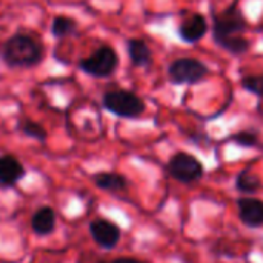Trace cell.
<instances>
[{"label": "cell", "instance_id": "1", "mask_svg": "<svg viewBox=\"0 0 263 263\" xmlns=\"http://www.w3.org/2000/svg\"><path fill=\"white\" fill-rule=\"evenodd\" d=\"M43 45L34 35L15 32L2 45L0 57L9 68H34L43 60Z\"/></svg>", "mask_w": 263, "mask_h": 263}, {"label": "cell", "instance_id": "2", "mask_svg": "<svg viewBox=\"0 0 263 263\" xmlns=\"http://www.w3.org/2000/svg\"><path fill=\"white\" fill-rule=\"evenodd\" d=\"M102 105L106 111L122 119H136L145 111L143 99L126 89H112L105 92Z\"/></svg>", "mask_w": 263, "mask_h": 263}, {"label": "cell", "instance_id": "3", "mask_svg": "<svg viewBox=\"0 0 263 263\" xmlns=\"http://www.w3.org/2000/svg\"><path fill=\"white\" fill-rule=\"evenodd\" d=\"M117 66H119V55L114 51V48L108 45L97 48L91 55L83 57L79 62L80 71L97 79H105L112 76Z\"/></svg>", "mask_w": 263, "mask_h": 263}, {"label": "cell", "instance_id": "4", "mask_svg": "<svg viewBox=\"0 0 263 263\" xmlns=\"http://www.w3.org/2000/svg\"><path fill=\"white\" fill-rule=\"evenodd\" d=\"M213 22H214L213 35H214V42L217 45L230 37L240 35L247 29V22H245L242 12L234 6L225 9L220 14L213 12Z\"/></svg>", "mask_w": 263, "mask_h": 263}, {"label": "cell", "instance_id": "5", "mask_svg": "<svg viewBox=\"0 0 263 263\" xmlns=\"http://www.w3.org/2000/svg\"><path fill=\"white\" fill-rule=\"evenodd\" d=\"M170 176L182 183H193L202 179L203 176V165L188 153H177L174 154L166 166Z\"/></svg>", "mask_w": 263, "mask_h": 263}, {"label": "cell", "instance_id": "6", "mask_svg": "<svg viewBox=\"0 0 263 263\" xmlns=\"http://www.w3.org/2000/svg\"><path fill=\"white\" fill-rule=\"evenodd\" d=\"M168 72L171 82L176 85H194L206 77L208 68L197 59L182 57L171 63Z\"/></svg>", "mask_w": 263, "mask_h": 263}, {"label": "cell", "instance_id": "7", "mask_svg": "<svg viewBox=\"0 0 263 263\" xmlns=\"http://www.w3.org/2000/svg\"><path fill=\"white\" fill-rule=\"evenodd\" d=\"M89 234L92 240L103 250L116 248L122 237L120 228L106 219H94L89 223Z\"/></svg>", "mask_w": 263, "mask_h": 263}, {"label": "cell", "instance_id": "8", "mask_svg": "<svg viewBox=\"0 0 263 263\" xmlns=\"http://www.w3.org/2000/svg\"><path fill=\"white\" fill-rule=\"evenodd\" d=\"M239 219L250 228H259L263 225V200L256 197L237 199Z\"/></svg>", "mask_w": 263, "mask_h": 263}, {"label": "cell", "instance_id": "9", "mask_svg": "<svg viewBox=\"0 0 263 263\" xmlns=\"http://www.w3.org/2000/svg\"><path fill=\"white\" fill-rule=\"evenodd\" d=\"M26 176V170L22 162L12 154L0 156V185L14 186Z\"/></svg>", "mask_w": 263, "mask_h": 263}, {"label": "cell", "instance_id": "10", "mask_svg": "<svg viewBox=\"0 0 263 263\" xmlns=\"http://www.w3.org/2000/svg\"><path fill=\"white\" fill-rule=\"evenodd\" d=\"M208 31V23L203 15L193 14L190 15L179 28V35L186 43H196L199 42Z\"/></svg>", "mask_w": 263, "mask_h": 263}, {"label": "cell", "instance_id": "11", "mask_svg": "<svg viewBox=\"0 0 263 263\" xmlns=\"http://www.w3.org/2000/svg\"><path fill=\"white\" fill-rule=\"evenodd\" d=\"M55 222H57L55 211L51 206H42L31 217V230L35 236L45 237L54 233Z\"/></svg>", "mask_w": 263, "mask_h": 263}, {"label": "cell", "instance_id": "12", "mask_svg": "<svg viewBox=\"0 0 263 263\" xmlns=\"http://www.w3.org/2000/svg\"><path fill=\"white\" fill-rule=\"evenodd\" d=\"M94 185L106 193H120L128 188V180L125 176L117 173H97L92 176Z\"/></svg>", "mask_w": 263, "mask_h": 263}, {"label": "cell", "instance_id": "13", "mask_svg": "<svg viewBox=\"0 0 263 263\" xmlns=\"http://www.w3.org/2000/svg\"><path fill=\"white\" fill-rule=\"evenodd\" d=\"M126 51L134 66H148L151 63L153 54L149 46L140 39H129L126 42Z\"/></svg>", "mask_w": 263, "mask_h": 263}, {"label": "cell", "instance_id": "14", "mask_svg": "<svg viewBox=\"0 0 263 263\" xmlns=\"http://www.w3.org/2000/svg\"><path fill=\"white\" fill-rule=\"evenodd\" d=\"M77 32V22L66 15H57L54 17L51 23V34L55 39H66Z\"/></svg>", "mask_w": 263, "mask_h": 263}, {"label": "cell", "instance_id": "15", "mask_svg": "<svg viewBox=\"0 0 263 263\" xmlns=\"http://www.w3.org/2000/svg\"><path fill=\"white\" fill-rule=\"evenodd\" d=\"M236 188L243 194H254L262 188V182L250 170H243L236 179Z\"/></svg>", "mask_w": 263, "mask_h": 263}, {"label": "cell", "instance_id": "16", "mask_svg": "<svg viewBox=\"0 0 263 263\" xmlns=\"http://www.w3.org/2000/svg\"><path fill=\"white\" fill-rule=\"evenodd\" d=\"M17 128H18V131H20L23 136H26V137H29V139H34V140H37V142H45V140L48 139L46 129H45L39 122H34V120H31V119H22V120L18 122Z\"/></svg>", "mask_w": 263, "mask_h": 263}, {"label": "cell", "instance_id": "17", "mask_svg": "<svg viewBox=\"0 0 263 263\" xmlns=\"http://www.w3.org/2000/svg\"><path fill=\"white\" fill-rule=\"evenodd\" d=\"M242 86L247 91H250L259 97H263V76H247V77H243Z\"/></svg>", "mask_w": 263, "mask_h": 263}, {"label": "cell", "instance_id": "18", "mask_svg": "<svg viewBox=\"0 0 263 263\" xmlns=\"http://www.w3.org/2000/svg\"><path fill=\"white\" fill-rule=\"evenodd\" d=\"M233 140L239 146H243V148H254L259 145V137L253 131H240V133L233 136Z\"/></svg>", "mask_w": 263, "mask_h": 263}, {"label": "cell", "instance_id": "19", "mask_svg": "<svg viewBox=\"0 0 263 263\" xmlns=\"http://www.w3.org/2000/svg\"><path fill=\"white\" fill-rule=\"evenodd\" d=\"M111 263H148V262H143V260H139V259H134V257H119V259H114Z\"/></svg>", "mask_w": 263, "mask_h": 263}, {"label": "cell", "instance_id": "20", "mask_svg": "<svg viewBox=\"0 0 263 263\" xmlns=\"http://www.w3.org/2000/svg\"><path fill=\"white\" fill-rule=\"evenodd\" d=\"M97 263H106V262H103V260H100V262H97Z\"/></svg>", "mask_w": 263, "mask_h": 263}]
</instances>
